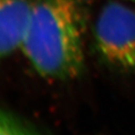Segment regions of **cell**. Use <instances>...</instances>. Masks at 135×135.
I'll return each instance as SVG.
<instances>
[{"mask_svg":"<svg viewBox=\"0 0 135 135\" xmlns=\"http://www.w3.org/2000/svg\"><path fill=\"white\" fill-rule=\"evenodd\" d=\"M93 44L107 66L135 72V7L123 0H107L92 25Z\"/></svg>","mask_w":135,"mask_h":135,"instance_id":"7a4b0ae2","label":"cell"},{"mask_svg":"<svg viewBox=\"0 0 135 135\" xmlns=\"http://www.w3.org/2000/svg\"><path fill=\"white\" fill-rule=\"evenodd\" d=\"M0 135H45L38 128L0 105Z\"/></svg>","mask_w":135,"mask_h":135,"instance_id":"277c9868","label":"cell"},{"mask_svg":"<svg viewBox=\"0 0 135 135\" xmlns=\"http://www.w3.org/2000/svg\"><path fill=\"white\" fill-rule=\"evenodd\" d=\"M31 0H0V60L21 49Z\"/></svg>","mask_w":135,"mask_h":135,"instance_id":"3957f363","label":"cell"},{"mask_svg":"<svg viewBox=\"0 0 135 135\" xmlns=\"http://www.w3.org/2000/svg\"><path fill=\"white\" fill-rule=\"evenodd\" d=\"M86 29L85 0H31L21 50L41 77L71 80L84 68Z\"/></svg>","mask_w":135,"mask_h":135,"instance_id":"6da1fadb","label":"cell"}]
</instances>
